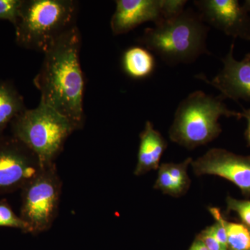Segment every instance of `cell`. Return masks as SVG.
Segmentation results:
<instances>
[{"instance_id": "cell-1", "label": "cell", "mask_w": 250, "mask_h": 250, "mask_svg": "<svg viewBox=\"0 0 250 250\" xmlns=\"http://www.w3.org/2000/svg\"><path fill=\"white\" fill-rule=\"evenodd\" d=\"M82 36L77 26L62 34L44 53L34 83L40 103L53 108L79 129L84 122L85 80L80 63Z\"/></svg>"}, {"instance_id": "cell-2", "label": "cell", "mask_w": 250, "mask_h": 250, "mask_svg": "<svg viewBox=\"0 0 250 250\" xmlns=\"http://www.w3.org/2000/svg\"><path fill=\"white\" fill-rule=\"evenodd\" d=\"M210 28L191 9L147 28L140 43L167 65L191 63L202 54L210 55L207 39Z\"/></svg>"}, {"instance_id": "cell-3", "label": "cell", "mask_w": 250, "mask_h": 250, "mask_svg": "<svg viewBox=\"0 0 250 250\" xmlns=\"http://www.w3.org/2000/svg\"><path fill=\"white\" fill-rule=\"evenodd\" d=\"M74 0H23L16 25V43L45 53L62 34L76 26Z\"/></svg>"}, {"instance_id": "cell-4", "label": "cell", "mask_w": 250, "mask_h": 250, "mask_svg": "<svg viewBox=\"0 0 250 250\" xmlns=\"http://www.w3.org/2000/svg\"><path fill=\"white\" fill-rule=\"evenodd\" d=\"M225 99L207 95L202 90L192 92L179 103L174 121L169 129L172 142L188 149L210 143L221 134L219 118L235 117L241 119L242 113L229 109Z\"/></svg>"}, {"instance_id": "cell-5", "label": "cell", "mask_w": 250, "mask_h": 250, "mask_svg": "<svg viewBox=\"0 0 250 250\" xmlns=\"http://www.w3.org/2000/svg\"><path fill=\"white\" fill-rule=\"evenodd\" d=\"M13 136L34 153L43 168L55 164L76 125L48 106L39 103L24 110L11 123Z\"/></svg>"}, {"instance_id": "cell-6", "label": "cell", "mask_w": 250, "mask_h": 250, "mask_svg": "<svg viewBox=\"0 0 250 250\" xmlns=\"http://www.w3.org/2000/svg\"><path fill=\"white\" fill-rule=\"evenodd\" d=\"M62 188L56 164L42 169L23 187L21 217L29 225L32 234L47 231L53 225Z\"/></svg>"}, {"instance_id": "cell-7", "label": "cell", "mask_w": 250, "mask_h": 250, "mask_svg": "<svg viewBox=\"0 0 250 250\" xmlns=\"http://www.w3.org/2000/svg\"><path fill=\"white\" fill-rule=\"evenodd\" d=\"M43 167L37 156L14 136H0V194L22 189Z\"/></svg>"}, {"instance_id": "cell-8", "label": "cell", "mask_w": 250, "mask_h": 250, "mask_svg": "<svg viewBox=\"0 0 250 250\" xmlns=\"http://www.w3.org/2000/svg\"><path fill=\"white\" fill-rule=\"evenodd\" d=\"M111 28L114 35L126 34L143 23L155 24L174 17L176 6L172 0H117Z\"/></svg>"}, {"instance_id": "cell-9", "label": "cell", "mask_w": 250, "mask_h": 250, "mask_svg": "<svg viewBox=\"0 0 250 250\" xmlns=\"http://www.w3.org/2000/svg\"><path fill=\"white\" fill-rule=\"evenodd\" d=\"M196 176H218L234 184L245 196H250V156L238 155L221 148H213L192 161Z\"/></svg>"}, {"instance_id": "cell-10", "label": "cell", "mask_w": 250, "mask_h": 250, "mask_svg": "<svg viewBox=\"0 0 250 250\" xmlns=\"http://www.w3.org/2000/svg\"><path fill=\"white\" fill-rule=\"evenodd\" d=\"M202 21L226 35L250 41V16L237 0H196Z\"/></svg>"}, {"instance_id": "cell-11", "label": "cell", "mask_w": 250, "mask_h": 250, "mask_svg": "<svg viewBox=\"0 0 250 250\" xmlns=\"http://www.w3.org/2000/svg\"><path fill=\"white\" fill-rule=\"evenodd\" d=\"M233 49L234 43L231 44L226 57L222 59L223 68L213 80H208L203 74L195 77L218 89L225 100L250 103V53L238 62L233 57Z\"/></svg>"}, {"instance_id": "cell-12", "label": "cell", "mask_w": 250, "mask_h": 250, "mask_svg": "<svg viewBox=\"0 0 250 250\" xmlns=\"http://www.w3.org/2000/svg\"><path fill=\"white\" fill-rule=\"evenodd\" d=\"M167 147L164 136L154 129L152 122H146L140 134L138 162L134 170L136 176H141L149 171L159 170L161 156Z\"/></svg>"}, {"instance_id": "cell-13", "label": "cell", "mask_w": 250, "mask_h": 250, "mask_svg": "<svg viewBox=\"0 0 250 250\" xmlns=\"http://www.w3.org/2000/svg\"><path fill=\"white\" fill-rule=\"evenodd\" d=\"M191 157L180 164H162L159 166L154 188L174 197L183 196L188 190L190 179L187 169L191 164Z\"/></svg>"}, {"instance_id": "cell-14", "label": "cell", "mask_w": 250, "mask_h": 250, "mask_svg": "<svg viewBox=\"0 0 250 250\" xmlns=\"http://www.w3.org/2000/svg\"><path fill=\"white\" fill-rule=\"evenodd\" d=\"M155 59L146 47L135 46L126 49L123 57V67L129 77L143 79L150 76L155 68Z\"/></svg>"}, {"instance_id": "cell-15", "label": "cell", "mask_w": 250, "mask_h": 250, "mask_svg": "<svg viewBox=\"0 0 250 250\" xmlns=\"http://www.w3.org/2000/svg\"><path fill=\"white\" fill-rule=\"evenodd\" d=\"M26 109L24 99L14 85L10 82H0V135Z\"/></svg>"}, {"instance_id": "cell-16", "label": "cell", "mask_w": 250, "mask_h": 250, "mask_svg": "<svg viewBox=\"0 0 250 250\" xmlns=\"http://www.w3.org/2000/svg\"><path fill=\"white\" fill-rule=\"evenodd\" d=\"M218 215L226 230L228 250H250V228L243 223L229 222L218 208Z\"/></svg>"}, {"instance_id": "cell-17", "label": "cell", "mask_w": 250, "mask_h": 250, "mask_svg": "<svg viewBox=\"0 0 250 250\" xmlns=\"http://www.w3.org/2000/svg\"><path fill=\"white\" fill-rule=\"evenodd\" d=\"M0 227L18 229L24 232L30 233L29 225L14 213L5 200L0 202Z\"/></svg>"}, {"instance_id": "cell-18", "label": "cell", "mask_w": 250, "mask_h": 250, "mask_svg": "<svg viewBox=\"0 0 250 250\" xmlns=\"http://www.w3.org/2000/svg\"><path fill=\"white\" fill-rule=\"evenodd\" d=\"M23 0H0V20L16 25Z\"/></svg>"}, {"instance_id": "cell-19", "label": "cell", "mask_w": 250, "mask_h": 250, "mask_svg": "<svg viewBox=\"0 0 250 250\" xmlns=\"http://www.w3.org/2000/svg\"><path fill=\"white\" fill-rule=\"evenodd\" d=\"M227 205L229 211L236 212L243 223L250 228V200H236L228 197Z\"/></svg>"}, {"instance_id": "cell-20", "label": "cell", "mask_w": 250, "mask_h": 250, "mask_svg": "<svg viewBox=\"0 0 250 250\" xmlns=\"http://www.w3.org/2000/svg\"><path fill=\"white\" fill-rule=\"evenodd\" d=\"M197 238H200L208 250H227L220 245L216 239L210 226L205 229L199 234Z\"/></svg>"}, {"instance_id": "cell-21", "label": "cell", "mask_w": 250, "mask_h": 250, "mask_svg": "<svg viewBox=\"0 0 250 250\" xmlns=\"http://www.w3.org/2000/svg\"><path fill=\"white\" fill-rule=\"evenodd\" d=\"M243 108V113H241L242 117L246 118L247 121V129L246 133H245V136H246L247 142L250 146V108L249 109H246L244 108Z\"/></svg>"}, {"instance_id": "cell-22", "label": "cell", "mask_w": 250, "mask_h": 250, "mask_svg": "<svg viewBox=\"0 0 250 250\" xmlns=\"http://www.w3.org/2000/svg\"><path fill=\"white\" fill-rule=\"evenodd\" d=\"M208 250L205 245L204 244L203 242L197 238L195 239V242L192 243V246L190 247V250Z\"/></svg>"}, {"instance_id": "cell-23", "label": "cell", "mask_w": 250, "mask_h": 250, "mask_svg": "<svg viewBox=\"0 0 250 250\" xmlns=\"http://www.w3.org/2000/svg\"><path fill=\"white\" fill-rule=\"evenodd\" d=\"M242 6H243V9L246 10L247 12H250V0L245 1Z\"/></svg>"}]
</instances>
